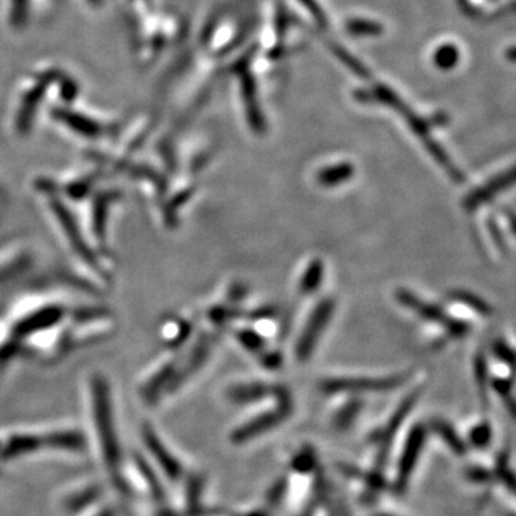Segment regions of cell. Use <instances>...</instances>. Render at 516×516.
<instances>
[{"label": "cell", "instance_id": "9c48e42d", "mask_svg": "<svg viewBox=\"0 0 516 516\" xmlns=\"http://www.w3.org/2000/svg\"><path fill=\"white\" fill-rule=\"evenodd\" d=\"M353 167L350 164H339L324 168L317 174V183L323 187H337L353 177Z\"/></svg>", "mask_w": 516, "mask_h": 516}, {"label": "cell", "instance_id": "8fae6325", "mask_svg": "<svg viewBox=\"0 0 516 516\" xmlns=\"http://www.w3.org/2000/svg\"><path fill=\"white\" fill-rule=\"evenodd\" d=\"M360 409H362V402L356 400V402H350L349 405L344 406L337 412L336 418L333 423L337 429L344 430L350 428L352 423L355 422L357 415H359Z\"/></svg>", "mask_w": 516, "mask_h": 516}, {"label": "cell", "instance_id": "30bf717a", "mask_svg": "<svg viewBox=\"0 0 516 516\" xmlns=\"http://www.w3.org/2000/svg\"><path fill=\"white\" fill-rule=\"evenodd\" d=\"M323 274V261L314 260L313 263L307 267L306 273H304L303 279L300 281L301 294H312L319 289L323 281Z\"/></svg>", "mask_w": 516, "mask_h": 516}, {"label": "cell", "instance_id": "e0dca14e", "mask_svg": "<svg viewBox=\"0 0 516 516\" xmlns=\"http://www.w3.org/2000/svg\"><path fill=\"white\" fill-rule=\"evenodd\" d=\"M372 516H399V515L390 514V512H376V514H373Z\"/></svg>", "mask_w": 516, "mask_h": 516}, {"label": "cell", "instance_id": "7a4b0ae2", "mask_svg": "<svg viewBox=\"0 0 516 516\" xmlns=\"http://www.w3.org/2000/svg\"><path fill=\"white\" fill-rule=\"evenodd\" d=\"M419 392L412 393L408 398L403 400L398 406V409L393 413L392 418L386 423L385 428L377 430L375 435L372 436V442H375L379 448H377V455L375 459V471H385L387 463V456H389L390 446H392L393 439H395L396 433L405 419L408 418L410 409L415 406L416 400H418Z\"/></svg>", "mask_w": 516, "mask_h": 516}, {"label": "cell", "instance_id": "ba28073f", "mask_svg": "<svg viewBox=\"0 0 516 516\" xmlns=\"http://www.w3.org/2000/svg\"><path fill=\"white\" fill-rule=\"evenodd\" d=\"M319 455L312 445H304L290 459V471L294 475L314 476L320 471Z\"/></svg>", "mask_w": 516, "mask_h": 516}, {"label": "cell", "instance_id": "7c38bea8", "mask_svg": "<svg viewBox=\"0 0 516 516\" xmlns=\"http://www.w3.org/2000/svg\"><path fill=\"white\" fill-rule=\"evenodd\" d=\"M287 492H289V478L283 476V478L277 479L267 492V504L279 506L286 498Z\"/></svg>", "mask_w": 516, "mask_h": 516}, {"label": "cell", "instance_id": "9a60e30c", "mask_svg": "<svg viewBox=\"0 0 516 516\" xmlns=\"http://www.w3.org/2000/svg\"><path fill=\"white\" fill-rule=\"evenodd\" d=\"M233 516H271L267 509H250V511L241 512V514H234Z\"/></svg>", "mask_w": 516, "mask_h": 516}, {"label": "cell", "instance_id": "8992f818", "mask_svg": "<svg viewBox=\"0 0 516 516\" xmlns=\"http://www.w3.org/2000/svg\"><path fill=\"white\" fill-rule=\"evenodd\" d=\"M396 299H398L403 306L412 309V312L418 313L423 319L442 324L453 336H461V334L466 332V327L463 326V324L453 322V320L443 314L439 307L425 303V301L420 300L419 297H416L415 294L410 293L408 290H399L398 293H396Z\"/></svg>", "mask_w": 516, "mask_h": 516}, {"label": "cell", "instance_id": "5b68a950", "mask_svg": "<svg viewBox=\"0 0 516 516\" xmlns=\"http://www.w3.org/2000/svg\"><path fill=\"white\" fill-rule=\"evenodd\" d=\"M423 442H425V430L422 426H415L410 430L408 439H406L403 451L400 452V458L398 466H396L395 482H393V488L398 494H402L405 491L415 471L416 463L419 461L420 452H422Z\"/></svg>", "mask_w": 516, "mask_h": 516}, {"label": "cell", "instance_id": "52a82bcc", "mask_svg": "<svg viewBox=\"0 0 516 516\" xmlns=\"http://www.w3.org/2000/svg\"><path fill=\"white\" fill-rule=\"evenodd\" d=\"M283 386L267 385V383H247L237 385L228 390V399L234 403H251L266 398H276Z\"/></svg>", "mask_w": 516, "mask_h": 516}, {"label": "cell", "instance_id": "3957f363", "mask_svg": "<svg viewBox=\"0 0 516 516\" xmlns=\"http://www.w3.org/2000/svg\"><path fill=\"white\" fill-rule=\"evenodd\" d=\"M405 383V376L382 377V379H370V377H360V379H330L324 380L320 389L327 395H337V393H380L389 392Z\"/></svg>", "mask_w": 516, "mask_h": 516}, {"label": "cell", "instance_id": "4fadbf2b", "mask_svg": "<svg viewBox=\"0 0 516 516\" xmlns=\"http://www.w3.org/2000/svg\"><path fill=\"white\" fill-rule=\"evenodd\" d=\"M237 337L241 344H243L244 347H247L250 352H260V350L263 349L264 344H266L263 337L258 336V334L253 332V330H240V332H237Z\"/></svg>", "mask_w": 516, "mask_h": 516}, {"label": "cell", "instance_id": "277c9868", "mask_svg": "<svg viewBox=\"0 0 516 516\" xmlns=\"http://www.w3.org/2000/svg\"><path fill=\"white\" fill-rule=\"evenodd\" d=\"M334 313V301L332 299L323 300L317 304L316 309L310 316L309 323L304 327L303 334L297 342L296 357L300 362H306L312 357L314 347L319 342L320 334L326 329L330 317Z\"/></svg>", "mask_w": 516, "mask_h": 516}, {"label": "cell", "instance_id": "5bb4252c", "mask_svg": "<svg viewBox=\"0 0 516 516\" xmlns=\"http://www.w3.org/2000/svg\"><path fill=\"white\" fill-rule=\"evenodd\" d=\"M281 362H283V359H281L280 353L273 352L263 357V365L267 369H279Z\"/></svg>", "mask_w": 516, "mask_h": 516}, {"label": "cell", "instance_id": "6da1fadb", "mask_svg": "<svg viewBox=\"0 0 516 516\" xmlns=\"http://www.w3.org/2000/svg\"><path fill=\"white\" fill-rule=\"evenodd\" d=\"M276 399V408L267 410L266 413H261V415L248 420L243 426L234 430L231 433V442L241 445V443L253 441V439L263 435V433L270 432L271 429L280 426L284 420L289 419L291 413H293V399H291L289 390L284 386L281 387Z\"/></svg>", "mask_w": 516, "mask_h": 516}, {"label": "cell", "instance_id": "2e32d148", "mask_svg": "<svg viewBox=\"0 0 516 516\" xmlns=\"http://www.w3.org/2000/svg\"><path fill=\"white\" fill-rule=\"evenodd\" d=\"M506 56H508L509 61L516 62V48L509 49V51L506 52Z\"/></svg>", "mask_w": 516, "mask_h": 516}]
</instances>
